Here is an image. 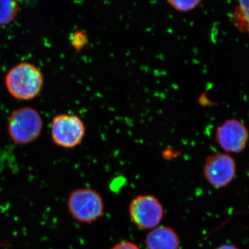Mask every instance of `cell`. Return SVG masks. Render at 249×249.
<instances>
[{
  "mask_svg": "<svg viewBox=\"0 0 249 249\" xmlns=\"http://www.w3.org/2000/svg\"><path fill=\"white\" fill-rule=\"evenodd\" d=\"M238 5L232 16L236 29L249 36V0H237Z\"/></svg>",
  "mask_w": 249,
  "mask_h": 249,
  "instance_id": "cell-9",
  "label": "cell"
},
{
  "mask_svg": "<svg viewBox=\"0 0 249 249\" xmlns=\"http://www.w3.org/2000/svg\"><path fill=\"white\" fill-rule=\"evenodd\" d=\"M178 12H190L199 6L202 0H166Z\"/></svg>",
  "mask_w": 249,
  "mask_h": 249,
  "instance_id": "cell-11",
  "label": "cell"
},
{
  "mask_svg": "<svg viewBox=\"0 0 249 249\" xmlns=\"http://www.w3.org/2000/svg\"><path fill=\"white\" fill-rule=\"evenodd\" d=\"M111 249H140V248L133 242L125 241V242L116 244Z\"/></svg>",
  "mask_w": 249,
  "mask_h": 249,
  "instance_id": "cell-12",
  "label": "cell"
},
{
  "mask_svg": "<svg viewBox=\"0 0 249 249\" xmlns=\"http://www.w3.org/2000/svg\"><path fill=\"white\" fill-rule=\"evenodd\" d=\"M18 11L17 0H0V25H8L14 22Z\"/></svg>",
  "mask_w": 249,
  "mask_h": 249,
  "instance_id": "cell-10",
  "label": "cell"
},
{
  "mask_svg": "<svg viewBox=\"0 0 249 249\" xmlns=\"http://www.w3.org/2000/svg\"><path fill=\"white\" fill-rule=\"evenodd\" d=\"M249 139L247 126L237 119H228L216 129V142L226 152L237 154L244 151Z\"/></svg>",
  "mask_w": 249,
  "mask_h": 249,
  "instance_id": "cell-7",
  "label": "cell"
},
{
  "mask_svg": "<svg viewBox=\"0 0 249 249\" xmlns=\"http://www.w3.org/2000/svg\"><path fill=\"white\" fill-rule=\"evenodd\" d=\"M235 160L226 153L209 155L205 160L203 173L206 181L214 188L227 187L235 177Z\"/></svg>",
  "mask_w": 249,
  "mask_h": 249,
  "instance_id": "cell-6",
  "label": "cell"
},
{
  "mask_svg": "<svg viewBox=\"0 0 249 249\" xmlns=\"http://www.w3.org/2000/svg\"><path fill=\"white\" fill-rule=\"evenodd\" d=\"M86 134L84 122L75 114L55 116L51 124V136L55 145L63 148H74L81 143Z\"/></svg>",
  "mask_w": 249,
  "mask_h": 249,
  "instance_id": "cell-4",
  "label": "cell"
},
{
  "mask_svg": "<svg viewBox=\"0 0 249 249\" xmlns=\"http://www.w3.org/2000/svg\"><path fill=\"white\" fill-rule=\"evenodd\" d=\"M215 249H239L236 246L233 245H230V244H224L218 247Z\"/></svg>",
  "mask_w": 249,
  "mask_h": 249,
  "instance_id": "cell-13",
  "label": "cell"
},
{
  "mask_svg": "<svg viewBox=\"0 0 249 249\" xmlns=\"http://www.w3.org/2000/svg\"><path fill=\"white\" fill-rule=\"evenodd\" d=\"M4 83L8 92L14 98L31 101L42 91L44 76L36 65L31 62H20L7 72Z\"/></svg>",
  "mask_w": 249,
  "mask_h": 249,
  "instance_id": "cell-1",
  "label": "cell"
},
{
  "mask_svg": "<svg viewBox=\"0 0 249 249\" xmlns=\"http://www.w3.org/2000/svg\"><path fill=\"white\" fill-rule=\"evenodd\" d=\"M129 214L132 222L139 229L152 230L160 226L164 216V209L155 196L142 195L131 201Z\"/></svg>",
  "mask_w": 249,
  "mask_h": 249,
  "instance_id": "cell-5",
  "label": "cell"
},
{
  "mask_svg": "<svg viewBox=\"0 0 249 249\" xmlns=\"http://www.w3.org/2000/svg\"><path fill=\"white\" fill-rule=\"evenodd\" d=\"M69 212L78 222H95L103 215L104 201L97 191L91 188H80L73 192L67 201Z\"/></svg>",
  "mask_w": 249,
  "mask_h": 249,
  "instance_id": "cell-3",
  "label": "cell"
},
{
  "mask_svg": "<svg viewBox=\"0 0 249 249\" xmlns=\"http://www.w3.org/2000/svg\"><path fill=\"white\" fill-rule=\"evenodd\" d=\"M145 245L147 249H179V237L172 228L159 226L147 233Z\"/></svg>",
  "mask_w": 249,
  "mask_h": 249,
  "instance_id": "cell-8",
  "label": "cell"
},
{
  "mask_svg": "<svg viewBox=\"0 0 249 249\" xmlns=\"http://www.w3.org/2000/svg\"><path fill=\"white\" fill-rule=\"evenodd\" d=\"M43 128V120L34 108L23 107L15 109L8 121L10 138L18 145H27L38 139Z\"/></svg>",
  "mask_w": 249,
  "mask_h": 249,
  "instance_id": "cell-2",
  "label": "cell"
}]
</instances>
